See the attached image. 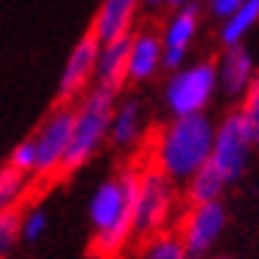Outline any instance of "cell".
<instances>
[{
	"label": "cell",
	"instance_id": "9",
	"mask_svg": "<svg viewBox=\"0 0 259 259\" xmlns=\"http://www.w3.org/2000/svg\"><path fill=\"white\" fill-rule=\"evenodd\" d=\"M103 42L96 37V32L88 29L77 45L69 53L64 72L58 77V103H74L88 93V85L96 82V69H98V56H101Z\"/></svg>",
	"mask_w": 259,
	"mask_h": 259
},
{
	"label": "cell",
	"instance_id": "4",
	"mask_svg": "<svg viewBox=\"0 0 259 259\" xmlns=\"http://www.w3.org/2000/svg\"><path fill=\"white\" fill-rule=\"evenodd\" d=\"M217 88H220L217 61L214 58H201V61L169 74L167 85H164V106H167L172 119L206 114L209 103L214 101Z\"/></svg>",
	"mask_w": 259,
	"mask_h": 259
},
{
	"label": "cell",
	"instance_id": "17",
	"mask_svg": "<svg viewBox=\"0 0 259 259\" xmlns=\"http://www.w3.org/2000/svg\"><path fill=\"white\" fill-rule=\"evenodd\" d=\"M259 21V0H246V3L235 11L230 19L222 21L220 29V42L225 48H233V45H241V40L249 34V29Z\"/></svg>",
	"mask_w": 259,
	"mask_h": 259
},
{
	"label": "cell",
	"instance_id": "14",
	"mask_svg": "<svg viewBox=\"0 0 259 259\" xmlns=\"http://www.w3.org/2000/svg\"><path fill=\"white\" fill-rule=\"evenodd\" d=\"M146 133V109L138 96H124L116 101V111L111 119V140L116 148H135Z\"/></svg>",
	"mask_w": 259,
	"mask_h": 259
},
{
	"label": "cell",
	"instance_id": "7",
	"mask_svg": "<svg viewBox=\"0 0 259 259\" xmlns=\"http://www.w3.org/2000/svg\"><path fill=\"white\" fill-rule=\"evenodd\" d=\"M175 185L161 169L148 164L140 169V191H138V238H151L167 230V222L172 220L175 211Z\"/></svg>",
	"mask_w": 259,
	"mask_h": 259
},
{
	"label": "cell",
	"instance_id": "1",
	"mask_svg": "<svg viewBox=\"0 0 259 259\" xmlns=\"http://www.w3.org/2000/svg\"><path fill=\"white\" fill-rule=\"evenodd\" d=\"M138 191L140 169L124 167L119 175L106 178L90 196L88 217L93 228V254L114 259L138 235Z\"/></svg>",
	"mask_w": 259,
	"mask_h": 259
},
{
	"label": "cell",
	"instance_id": "6",
	"mask_svg": "<svg viewBox=\"0 0 259 259\" xmlns=\"http://www.w3.org/2000/svg\"><path fill=\"white\" fill-rule=\"evenodd\" d=\"M254 140L249 135V127L241 109H235L230 114H225L217 122V135H214V151H211V167L222 172L230 185L238 183L246 169L251 164V154H254Z\"/></svg>",
	"mask_w": 259,
	"mask_h": 259
},
{
	"label": "cell",
	"instance_id": "21",
	"mask_svg": "<svg viewBox=\"0 0 259 259\" xmlns=\"http://www.w3.org/2000/svg\"><path fill=\"white\" fill-rule=\"evenodd\" d=\"M8 167H14L19 172L29 175V178H34V169H37V148H34L32 138H27V140H21V143L14 146V151H11V156H8Z\"/></svg>",
	"mask_w": 259,
	"mask_h": 259
},
{
	"label": "cell",
	"instance_id": "16",
	"mask_svg": "<svg viewBox=\"0 0 259 259\" xmlns=\"http://www.w3.org/2000/svg\"><path fill=\"white\" fill-rule=\"evenodd\" d=\"M230 188V183L222 178V172L214 169L211 164L196 175V178L185 185V206H193V204H211V201H222V196Z\"/></svg>",
	"mask_w": 259,
	"mask_h": 259
},
{
	"label": "cell",
	"instance_id": "22",
	"mask_svg": "<svg viewBox=\"0 0 259 259\" xmlns=\"http://www.w3.org/2000/svg\"><path fill=\"white\" fill-rule=\"evenodd\" d=\"M241 114L246 119V127H249L254 146L259 148V74H256V82L251 85V90L246 93V98L241 101Z\"/></svg>",
	"mask_w": 259,
	"mask_h": 259
},
{
	"label": "cell",
	"instance_id": "19",
	"mask_svg": "<svg viewBox=\"0 0 259 259\" xmlns=\"http://www.w3.org/2000/svg\"><path fill=\"white\" fill-rule=\"evenodd\" d=\"M27 193H29V175L6 164L3 172H0V209L14 211Z\"/></svg>",
	"mask_w": 259,
	"mask_h": 259
},
{
	"label": "cell",
	"instance_id": "12",
	"mask_svg": "<svg viewBox=\"0 0 259 259\" xmlns=\"http://www.w3.org/2000/svg\"><path fill=\"white\" fill-rule=\"evenodd\" d=\"M138 6H140V0H101V8L93 16L90 29L96 32V37L103 45L124 40L133 34Z\"/></svg>",
	"mask_w": 259,
	"mask_h": 259
},
{
	"label": "cell",
	"instance_id": "8",
	"mask_svg": "<svg viewBox=\"0 0 259 259\" xmlns=\"http://www.w3.org/2000/svg\"><path fill=\"white\" fill-rule=\"evenodd\" d=\"M228 225V206L225 201H211V204H193L185 206L183 217L178 222V235L183 238L188 254L193 259L206 256L217 246Z\"/></svg>",
	"mask_w": 259,
	"mask_h": 259
},
{
	"label": "cell",
	"instance_id": "10",
	"mask_svg": "<svg viewBox=\"0 0 259 259\" xmlns=\"http://www.w3.org/2000/svg\"><path fill=\"white\" fill-rule=\"evenodd\" d=\"M198 16H201V11H198L196 3H191L180 11H175L169 21L164 24L161 40H164V69L167 72L175 74L185 66L188 48H191V42L198 32Z\"/></svg>",
	"mask_w": 259,
	"mask_h": 259
},
{
	"label": "cell",
	"instance_id": "20",
	"mask_svg": "<svg viewBox=\"0 0 259 259\" xmlns=\"http://www.w3.org/2000/svg\"><path fill=\"white\" fill-rule=\"evenodd\" d=\"M45 230H48V214L40 206H32L21 214V241L24 243H37Z\"/></svg>",
	"mask_w": 259,
	"mask_h": 259
},
{
	"label": "cell",
	"instance_id": "25",
	"mask_svg": "<svg viewBox=\"0 0 259 259\" xmlns=\"http://www.w3.org/2000/svg\"><path fill=\"white\" fill-rule=\"evenodd\" d=\"M167 6H172L175 11H180V8H185V6H191V0H167Z\"/></svg>",
	"mask_w": 259,
	"mask_h": 259
},
{
	"label": "cell",
	"instance_id": "24",
	"mask_svg": "<svg viewBox=\"0 0 259 259\" xmlns=\"http://www.w3.org/2000/svg\"><path fill=\"white\" fill-rule=\"evenodd\" d=\"M243 3H246V0H209V8H211V14H214L217 19L225 21V19H230Z\"/></svg>",
	"mask_w": 259,
	"mask_h": 259
},
{
	"label": "cell",
	"instance_id": "13",
	"mask_svg": "<svg viewBox=\"0 0 259 259\" xmlns=\"http://www.w3.org/2000/svg\"><path fill=\"white\" fill-rule=\"evenodd\" d=\"M164 69V40L156 29H138L133 32L130 45V82H148Z\"/></svg>",
	"mask_w": 259,
	"mask_h": 259
},
{
	"label": "cell",
	"instance_id": "2",
	"mask_svg": "<svg viewBox=\"0 0 259 259\" xmlns=\"http://www.w3.org/2000/svg\"><path fill=\"white\" fill-rule=\"evenodd\" d=\"M217 124L209 114L180 116L164 124L151 146V164L161 169L175 185H188L206 164L214 151Z\"/></svg>",
	"mask_w": 259,
	"mask_h": 259
},
{
	"label": "cell",
	"instance_id": "15",
	"mask_svg": "<svg viewBox=\"0 0 259 259\" xmlns=\"http://www.w3.org/2000/svg\"><path fill=\"white\" fill-rule=\"evenodd\" d=\"M130 45H133V34L116 42H106L98 56V69H96V88H103L109 93L119 96L122 88L130 82Z\"/></svg>",
	"mask_w": 259,
	"mask_h": 259
},
{
	"label": "cell",
	"instance_id": "11",
	"mask_svg": "<svg viewBox=\"0 0 259 259\" xmlns=\"http://www.w3.org/2000/svg\"><path fill=\"white\" fill-rule=\"evenodd\" d=\"M217 74H220V93L225 98L233 101H243L246 93L251 90V85L256 82V72H254V61L251 53L243 45H233L225 48L222 56L217 58Z\"/></svg>",
	"mask_w": 259,
	"mask_h": 259
},
{
	"label": "cell",
	"instance_id": "18",
	"mask_svg": "<svg viewBox=\"0 0 259 259\" xmlns=\"http://www.w3.org/2000/svg\"><path fill=\"white\" fill-rule=\"evenodd\" d=\"M138 259H193V256L188 254L178 230H164V233L151 235V238L143 241V246L138 251Z\"/></svg>",
	"mask_w": 259,
	"mask_h": 259
},
{
	"label": "cell",
	"instance_id": "26",
	"mask_svg": "<svg viewBox=\"0 0 259 259\" xmlns=\"http://www.w3.org/2000/svg\"><path fill=\"white\" fill-rule=\"evenodd\" d=\"M143 3H148V6H167V0H143Z\"/></svg>",
	"mask_w": 259,
	"mask_h": 259
},
{
	"label": "cell",
	"instance_id": "5",
	"mask_svg": "<svg viewBox=\"0 0 259 259\" xmlns=\"http://www.w3.org/2000/svg\"><path fill=\"white\" fill-rule=\"evenodd\" d=\"M74 122H77V103H56L51 114L42 119V124L34 130V148H37V169L34 180L51 183L61 180V167L72 146L74 135Z\"/></svg>",
	"mask_w": 259,
	"mask_h": 259
},
{
	"label": "cell",
	"instance_id": "23",
	"mask_svg": "<svg viewBox=\"0 0 259 259\" xmlns=\"http://www.w3.org/2000/svg\"><path fill=\"white\" fill-rule=\"evenodd\" d=\"M16 238H21V217L16 211H3V220H0V249L8 251Z\"/></svg>",
	"mask_w": 259,
	"mask_h": 259
},
{
	"label": "cell",
	"instance_id": "3",
	"mask_svg": "<svg viewBox=\"0 0 259 259\" xmlns=\"http://www.w3.org/2000/svg\"><path fill=\"white\" fill-rule=\"evenodd\" d=\"M114 111H116V93H109L96 85L77 101L74 135H72V146H69V154L61 167V178L82 169L111 140Z\"/></svg>",
	"mask_w": 259,
	"mask_h": 259
}]
</instances>
